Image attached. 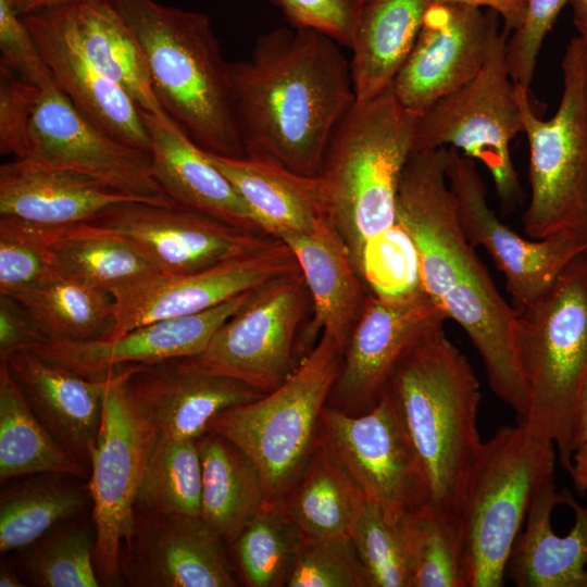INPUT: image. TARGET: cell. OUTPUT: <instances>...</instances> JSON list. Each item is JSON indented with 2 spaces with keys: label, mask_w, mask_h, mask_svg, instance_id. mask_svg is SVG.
<instances>
[{
  "label": "cell",
  "mask_w": 587,
  "mask_h": 587,
  "mask_svg": "<svg viewBox=\"0 0 587 587\" xmlns=\"http://www.w3.org/2000/svg\"><path fill=\"white\" fill-rule=\"evenodd\" d=\"M4 361L34 414L88 469L110 376L104 380L85 378L29 349L16 350Z\"/></svg>",
  "instance_id": "25"
},
{
  "label": "cell",
  "mask_w": 587,
  "mask_h": 587,
  "mask_svg": "<svg viewBox=\"0 0 587 587\" xmlns=\"http://www.w3.org/2000/svg\"><path fill=\"white\" fill-rule=\"evenodd\" d=\"M86 504L84 494L55 483H25L1 492L0 551L23 549L36 542L60 521Z\"/></svg>",
  "instance_id": "39"
},
{
  "label": "cell",
  "mask_w": 587,
  "mask_h": 587,
  "mask_svg": "<svg viewBox=\"0 0 587 587\" xmlns=\"http://www.w3.org/2000/svg\"><path fill=\"white\" fill-rule=\"evenodd\" d=\"M1 63L23 79L42 87L53 80L36 42L10 0H0Z\"/></svg>",
  "instance_id": "49"
},
{
  "label": "cell",
  "mask_w": 587,
  "mask_h": 587,
  "mask_svg": "<svg viewBox=\"0 0 587 587\" xmlns=\"http://www.w3.org/2000/svg\"><path fill=\"white\" fill-rule=\"evenodd\" d=\"M23 159L75 170L137 201L174 204L153 176L150 152L109 136L54 80L41 87Z\"/></svg>",
  "instance_id": "15"
},
{
  "label": "cell",
  "mask_w": 587,
  "mask_h": 587,
  "mask_svg": "<svg viewBox=\"0 0 587 587\" xmlns=\"http://www.w3.org/2000/svg\"><path fill=\"white\" fill-rule=\"evenodd\" d=\"M291 26L321 32L350 47L361 0H270Z\"/></svg>",
  "instance_id": "48"
},
{
  "label": "cell",
  "mask_w": 587,
  "mask_h": 587,
  "mask_svg": "<svg viewBox=\"0 0 587 587\" xmlns=\"http://www.w3.org/2000/svg\"><path fill=\"white\" fill-rule=\"evenodd\" d=\"M561 70L562 96L549 120L536 114L530 90L515 85L529 146L530 198L522 222L533 239L587 225V53L578 35Z\"/></svg>",
  "instance_id": "9"
},
{
  "label": "cell",
  "mask_w": 587,
  "mask_h": 587,
  "mask_svg": "<svg viewBox=\"0 0 587 587\" xmlns=\"http://www.w3.org/2000/svg\"><path fill=\"white\" fill-rule=\"evenodd\" d=\"M138 366H123L109 377L101 423L90 452L93 563L101 584L110 586L122 577V545L132 533L139 487L157 440L127 391V378Z\"/></svg>",
  "instance_id": "12"
},
{
  "label": "cell",
  "mask_w": 587,
  "mask_h": 587,
  "mask_svg": "<svg viewBox=\"0 0 587 587\" xmlns=\"http://www.w3.org/2000/svg\"><path fill=\"white\" fill-rule=\"evenodd\" d=\"M516 352L529 405L522 421L551 440L570 471L577 408L587 379V251L517 311Z\"/></svg>",
  "instance_id": "6"
},
{
  "label": "cell",
  "mask_w": 587,
  "mask_h": 587,
  "mask_svg": "<svg viewBox=\"0 0 587 587\" xmlns=\"http://www.w3.org/2000/svg\"><path fill=\"white\" fill-rule=\"evenodd\" d=\"M304 539L283 500L266 502L233 542L245 584L286 586Z\"/></svg>",
  "instance_id": "37"
},
{
  "label": "cell",
  "mask_w": 587,
  "mask_h": 587,
  "mask_svg": "<svg viewBox=\"0 0 587 587\" xmlns=\"http://www.w3.org/2000/svg\"><path fill=\"white\" fill-rule=\"evenodd\" d=\"M575 489L584 495L587 492V438L576 448L572 455L569 471Z\"/></svg>",
  "instance_id": "52"
},
{
  "label": "cell",
  "mask_w": 587,
  "mask_h": 587,
  "mask_svg": "<svg viewBox=\"0 0 587 587\" xmlns=\"http://www.w3.org/2000/svg\"><path fill=\"white\" fill-rule=\"evenodd\" d=\"M340 46L321 32L290 25L260 36L248 59L230 63L246 158L321 174L330 139L355 104L350 59Z\"/></svg>",
  "instance_id": "2"
},
{
  "label": "cell",
  "mask_w": 587,
  "mask_h": 587,
  "mask_svg": "<svg viewBox=\"0 0 587 587\" xmlns=\"http://www.w3.org/2000/svg\"><path fill=\"white\" fill-rule=\"evenodd\" d=\"M395 395L426 478L429 500L458 515L483 441L479 382L444 328L415 345L394 372Z\"/></svg>",
  "instance_id": "4"
},
{
  "label": "cell",
  "mask_w": 587,
  "mask_h": 587,
  "mask_svg": "<svg viewBox=\"0 0 587 587\" xmlns=\"http://www.w3.org/2000/svg\"><path fill=\"white\" fill-rule=\"evenodd\" d=\"M554 444L523 423L483 442L470 467L458 519L464 587H500L513 545L539 489L552 477Z\"/></svg>",
  "instance_id": "7"
},
{
  "label": "cell",
  "mask_w": 587,
  "mask_h": 587,
  "mask_svg": "<svg viewBox=\"0 0 587 587\" xmlns=\"http://www.w3.org/2000/svg\"><path fill=\"white\" fill-rule=\"evenodd\" d=\"M196 442L202 471L200 516L233 544L266 503L262 476L226 438L208 432Z\"/></svg>",
  "instance_id": "32"
},
{
  "label": "cell",
  "mask_w": 587,
  "mask_h": 587,
  "mask_svg": "<svg viewBox=\"0 0 587 587\" xmlns=\"http://www.w3.org/2000/svg\"><path fill=\"white\" fill-rule=\"evenodd\" d=\"M434 3L367 0L362 4L349 47L355 104L369 102L390 88Z\"/></svg>",
  "instance_id": "30"
},
{
  "label": "cell",
  "mask_w": 587,
  "mask_h": 587,
  "mask_svg": "<svg viewBox=\"0 0 587 587\" xmlns=\"http://www.w3.org/2000/svg\"><path fill=\"white\" fill-rule=\"evenodd\" d=\"M345 349L322 333L296 371L261 398L218 413L208 432L243 451L258 467L266 502L283 500L315 448L321 413L337 379Z\"/></svg>",
  "instance_id": "8"
},
{
  "label": "cell",
  "mask_w": 587,
  "mask_h": 587,
  "mask_svg": "<svg viewBox=\"0 0 587 587\" xmlns=\"http://www.w3.org/2000/svg\"><path fill=\"white\" fill-rule=\"evenodd\" d=\"M91 224L134 241L162 274H183L260 250L276 238L247 232L176 204L123 201Z\"/></svg>",
  "instance_id": "19"
},
{
  "label": "cell",
  "mask_w": 587,
  "mask_h": 587,
  "mask_svg": "<svg viewBox=\"0 0 587 587\" xmlns=\"http://www.w3.org/2000/svg\"><path fill=\"white\" fill-rule=\"evenodd\" d=\"M447 320L423 287L397 297L370 292L346 345L327 404L353 415L370 410L404 355L442 329Z\"/></svg>",
  "instance_id": "16"
},
{
  "label": "cell",
  "mask_w": 587,
  "mask_h": 587,
  "mask_svg": "<svg viewBox=\"0 0 587 587\" xmlns=\"http://www.w3.org/2000/svg\"><path fill=\"white\" fill-rule=\"evenodd\" d=\"M351 541L367 587H411V551L405 516L389 519L367 501Z\"/></svg>",
  "instance_id": "41"
},
{
  "label": "cell",
  "mask_w": 587,
  "mask_h": 587,
  "mask_svg": "<svg viewBox=\"0 0 587 587\" xmlns=\"http://www.w3.org/2000/svg\"><path fill=\"white\" fill-rule=\"evenodd\" d=\"M27 311L48 341L104 338L114 325L111 292L52 274L8 294Z\"/></svg>",
  "instance_id": "35"
},
{
  "label": "cell",
  "mask_w": 587,
  "mask_h": 587,
  "mask_svg": "<svg viewBox=\"0 0 587 587\" xmlns=\"http://www.w3.org/2000/svg\"><path fill=\"white\" fill-rule=\"evenodd\" d=\"M436 3H455L495 11L502 17L504 28L516 30L525 21L528 0H435Z\"/></svg>",
  "instance_id": "51"
},
{
  "label": "cell",
  "mask_w": 587,
  "mask_h": 587,
  "mask_svg": "<svg viewBox=\"0 0 587 587\" xmlns=\"http://www.w3.org/2000/svg\"><path fill=\"white\" fill-rule=\"evenodd\" d=\"M312 305L300 268L255 287L200 354L184 359L201 371L230 377L267 394L298 367V334Z\"/></svg>",
  "instance_id": "11"
},
{
  "label": "cell",
  "mask_w": 587,
  "mask_h": 587,
  "mask_svg": "<svg viewBox=\"0 0 587 587\" xmlns=\"http://www.w3.org/2000/svg\"><path fill=\"white\" fill-rule=\"evenodd\" d=\"M52 78L74 107L114 139L150 152L141 111L101 74L71 36L58 7L22 16Z\"/></svg>",
  "instance_id": "23"
},
{
  "label": "cell",
  "mask_w": 587,
  "mask_h": 587,
  "mask_svg": "<svg viewBox=\"0 0 587 587\" xmlns=\"http://www.w3.org/2000/svg\"><path fill=\"white\" fill-rule=\"evenodd\" d=\"M137 201L75 170L28 159L0 166V214L70 226L90 223L115 203Z\"/></svg>",
  "instance_id": "27"
},
{
  "label": "cell",
  "mask_w": 587,
  "mask_h": 587,
  "mask_svg": "<svg viewBox=\"0 0 587 587\" xmlns=\"http://www.w3.org/2000/svg\"><path fill=\"white\" fill-rule=\"evenodd\" d=\"M78 1L86 0H10L12 8L20 16Z\"/></svg>",
  "instance_id": "54"
},
{
  "label": "cell",
  "mask_w": 587,
  "mask_h": 587,
  "mask_svg": "<svg viewBox=\"0 0 587 587\" xmlns=\"http://www.w3.org/2000/svg\"><path fill=\"white\" fill-rule=\"evenodd\" d=\"M47 341L23 305L0 292V360L12 352Z\"/></svg>",
  "instance_id": "50"
},
{
  "label": "cell",
  "mask_w": 587,
  "mask_h": 587,
  "mask_svg": "<svg viewBox=\"0 0 587 587\" xmlns=\"http://www.w3.org/2000/svg\"><path fill=\"white\" fill-rule=\"evenodd\" d=\"M68 226L0 214V292L11 294L53 274V245Z\"/></svg>",
  "instance_id": "43"
},
{
  "label": "cell",
  "mask_w": 587,
  "mask_h": 587,
  "mask_svg": "<svg viewBox=\"0 0 587 587\" xmlns=\"http://www.w3.org/2000/svg\"><path fill=\"white\" fill-rule=\"evenodd\" d=\"M138 39L167 116L204 151L246 158L230 63L207 14L154 0H109Z\"/></svg>",
  "instance_id": "3"
},
{
  "label": "cell",
  "mask_w": 587,
  "mask_h": 587,
  "mask_svg": "<svg viewBox=\"0 0 587 587\" xmlns=\"http://www.w3.org/2000/svg\"><path fill=\"white\" fill-rule=\"evenodd\" d=\"M447 176L469 241L486 249L505 278L516 312L537 299L587 251V225L529 240L502 223L488 203L475 161L450 147Z\"/></svg>",
  "instance_id": "14"
},
{
  "label": "cell",
  "mask_w": 587,
  "mask_h": 587,
  "mask_svg": "<svg viewBox=\"0 0 587 587\" xmlns=\"http://www.w3.org/2000/svg\"><path fill=\"white\" fill-rule=\"evenodd\" d=\"M0 586L1 587H23L25 584L20 576L7 565L1 566L0 571Z\"/></svg>",
  "instance_id": "56"
},
{
  "label": "cell",
  "mask_w": 587,
  "mask_h": 587,
  "mask_svg": "<svg viewBox=\"0 0 587 587\" xmlns=\"http://www.w3.org/2000/svg\"><path fill=\"white\" fill-rule=\"evenodd\" d=\"M96 533L71 525L51 534L29 551L23 562L27 580L40 587H98L93 563Z\"/></svg>",
  "instance_id": "42"
},
{
  "label": "cell",
  "mask_w": 587,
  "mask_h": 587,
  "mask_svg": "<svg viewBox=\"0 0 587 587\" xmlns=\"http://www.w3.org/2000/svg\"><path fill=\"white\" fill-rule=\"evenodd\" d=\"M55 473L87 477L88 469L75 460L48 432L29 408L0 360V478Z\"/></svg>",
  "instance_id": "36"
},
{
  "label": "cell",
  "mask_w": 587,
  "mask_h": 587,
  "mask_svg": "<svg viewBox=\"0 0 587 587\" xmlns=\"http://www.w3.org/2000/svg\"><path fill=\"white\" fill-rule=\"evenodd\" d=\"M359 274L378 296L397 297L422 287L413 245L398 223L366 246Z\"/></svg>",
  "instance_id": "44"
},
{
  "label": "cell",
  "mask_w": 587,
  "mask_h": 587,
  "mask_svg": "<svg viewBox=\"0 0 587 587\" xmlns=\"http://www.w3.org/2000/svg\"><path fill=\"white\" fill-rule=\"evenodd\" d=\"M411 587H464L459 519L432 502L405 515Z\"/></svg>",
  "instance_id": "40"
},
{
  "label": "cell",
  "mask_w": 587,
  "mask_h": 587,
  "mask_svg": "<svg viewBox=\"0 0 587 587\" xmlns=\"http://www.w3.org/2000/svg\"><path fill=\"white\" fill-rule=\"evenodd\" d=\"M286 586L367 587V583L351 539L305 538Z\"/></svg>",
  "instance_id": "45"
},
{
  "label": "cell",
  "mask_w": 587,
  "mask_h": 587,
  "mask_svg": "<svg viewBox=\"0 0 587 587\" xmlns=\"http://www.w3.org/2000/svg\"><path fill=\"white\" fill-rule=\"evenodd\" d=\"M317 440L346 469L364 492L391 520L430 502L423 467L398 401L387 388L361 414L326 404Z\"/></svg>",
  "instance_id": "13"
},
{
  "label": "cell",
  "mask_w": 587,
  "mask_h": 587,
  "mask_svg": "<svg viewBox=\"0 0 587 587\" xmlns=\"http://www.w3.org/2000/svg\"><path fill=\"white\" fill-rule=\"evenodd\" d=\"M53 274L107 290L160 273L127 237L91 223L70 225L53 245Z\"/></svg>",
  "instance_id": "34"
},
{
  "label": "cell",
  "mask_w": 587,
  "mask_h": 587,
  "mask_svg": "<svg viewBox=\"0 0 587 587\" xmlns=\"http://www.w3.org/2000/svg\"><path fill=\"white\" fill-rule=\"evenodd\" d=\"M207 153L245 200L263 234L278 240L307 234L327 216L319 176L295 173L267 159Z\"/></svg>",
  "instance_id": "29"
},
{
  "label": "cell",
  "mask_w": 587,
  "mask_h": 587,
  "mask_svg": "<svg viewBox=\"0 0 587 587\" xmlns=\"http://www.w3.org/2000/svg\"><path fill=\"white\" fill-rule=\"evenodd\" d=\"M498 33L499 15L492 10L435 2L391 91L404 109L423 113L478 75Z\"/></svg>",
  "instance_id": "18"
},
{
  "label": "cell",
  "mask_w": 587,
  "mask_h": 587,
  "mask_svg": "<svg viewBox=\"0 0 587 587\" xmlns=\"http://www.w3.org/2000/svg\"><path fill=\"white\" fill-rule=\"evenodd\" d=\"M519 587H587V508L554 477L535 496L507 566Z\"/></svg>",
  "instance_id": "24"
},
{
  "label": "cell",
  "mask_w": 587,
  "mask_h": 587,
  "mask_svg": "<svg viewBox=\"0 0 587 587\" xmlns=\"http://www.w3.org/2000/svg\"><path fill=\"white\" fill-rule=\"evenodd\" d=\"M223 541L201 516L136 509L121 576L134 587H235Z\"/></svg>",
  "instance_id": "20"
},
{
  "label": "cell",
  "mask_w": 587,
  "mask_h": 587,
  "mask_svg": "<svg viewBox=\"0 0 587 587\" xmlns=\"http://www.w3.org/2000/svg\"><path fill=\"white\" fill-rule=\"evenodd\" d=\"M41 95L34 85L12 70L0 65V153L23 159L28 132Z\"/></svg>",
  "instance_id": "46"
},
{
  "label": "cell",
  "mask_w": 587,
  "mask_h": 587,
  "mask_svg": "<svg viewBox=\"0 0 587 587\" xmlns=\"http://www.w3.org/2000/svg\"><path fill=\"white\" fill-rule=\"evenodd\" d=\"M305 538L350 539L367 499L333 454L316 439L299 480L283 499Z\"/></svg>",
  "instance_id": "33"
},
{
  "label": "cell",
  "mask_w": 587,
  "mask_h": 587,
  "mask_svg": "<svg viewBox=\"0 0 587 587\" xmlns=\"http://www.w3.org/2000/svg\"><path fill=\"white\" fill-rule=\"evenodd\" d=\"M572 2L579 5L587 14V0H573Z\"/></svg>",
  "instance_id": "57"
},
{
  "label": "cell",
  "mask_w": 587,
  "mask_h": 587,
  "mask_svg": "<svg viewBox=\"0 0 587 587\" xmlns=\"http://www.w3.org/2000/svg\"><path fill=\"white\" fill-rule=\"evenodd\" d=\"M573 0H528L525 21L512 32L507 45V62L512 82L530 90L542 42L558 15Z\"/></svg>",
  "instance_id": "47"
},
{
  "label": "cell",
  "mask_w": 587,
  "mask_h": 587,
  "mask_svg": "<svg viewBox=\"0 0 587 587\" xmlns=\"http://www.w3.org/2000/svg\"><path fill=\"white\" fill-rule=\"evenodd\" d=\"M574 8L573 22L576 28L577 35L582 38L586 53H587V14L586 12L576 3L572 2Z\"/></svg>",
  "instance_id": "55"
},
{
  "label": "cell",
  "mask_w": 587,
  "mask_h": 587,
  "mask_svg": "<svg viewBox=\"0 0 587 587\" xmlns=\"http://www.w3.org/2000/svg\"><path fill=\"white\" fill-rule=\"evenodd\" d=\"M510 35L504 27L499 30L472 82L416 115L413 146V151L451 147L479 161L505 213L524 199L510 150L511 141L524 130L507 62Z\"/></svg>",
  "instance_id": "10"
},
{
  "label": "cell",
  "mask_w": 587,
  "mask_h": 587,
  "mask_svg": "<svg viewBox=\"0 0 587 587\" xmlns=\"http://www.w3.org/2000/svg\"><path fill=\"white\" fill-rule=\"evenodd\" d=\"M126 386L157 439L168 440H197L218 413L264 395L237 379L196 369L184 359L140 365Z\"/></svg>",
  "instance_id": "22"
},
{
  "label": "cell",
  "mask_w": 587,
  "mask_h": 587,
  "mask_svg": "<svg viewBox=\"0 0 587 587\" xmlns=\"http://www.w3.org/2000/svg\"><path fill=\"white\" fill-rule=\"evenodd\" d=\"M202 471L193 439H157L139 487L136 509L200 516Z\"/></svg>",
  "instance_id": "38"
},
{
  "label": "cell",
  "mask_w": 587,
  "mask_h": 587,
  "mask_svg": "<svg viewBox=\"0 0 587 587\" xmlns=\"http://www.w3.org/2000/svg\"><path fill=\"white\" fill-rule=\"evenodd\" d=\"M252 290L198 314L138 326L115 339L47 340L28 349L91 380H104L127 365L192 358L204 351L218 327L247 301Z\"/></svg>",
  "instance_id": "21"
},
{
  "label": "cell",
  "mask_w": 587,
  "mask_h": 587,
  "mask_svg": "<svg viewBox=\"0 0 587 587\" xmlns=\"http://www.w3.org/2000/svg\"><path fill=\"white\" fill-rule=\"evenodd\" d=\"M587 438V379L584 384L573 433V453L576 448Z\"/></svg>",
  "instance_id": "53"
},
{
  "label": "cell",
  "mask_w": 587,
  "mask_h": 587,
  "mask_svg": "<svg viewBox=\"0 0 587 587\" xmlns=\"http://www.w3.org/2000/svg\"><path fill=\"white\" fill-rule=\"evenodd\" d=\"M415 120L389 88L354 104L330 139L319 177L327 216L358 272L366 246L397 225V193L413 152Z\"/></svg>",
  "instance_id": "5"
},
{
  "label": "cell",
  "mask_w": 587,
  "mask_h": 587,
  "mask_svg": "<svg viewBox=\"0 0 587 587\" xmlns=\"http://www.w3.org/2000/svg\"><path fill=\"white\" fill-rule=\"evenodd\" d=\"M298 267L289 247L275 240L254 252L197 271L158 273L113 289L114 325L102 339H115L153 322L204 312Z\"/></svg>",
  "instance_id": "17"
},
{
  "label": "cell",
  "mask_w": 587,
  "mask_h": 587,
  "mask_svg": "<svg viewBox=\"0 0 587 587\" xmlns=\"http://www.w3.org/2000/svg\"><path fill=\"white\" fill-rule=\"evenodd\" d=\"M292 251L310 292L315 333L344 349L371 292L328 216L307 234L280 238Z\"/></svg>",
  "instance_id": "28"
},
{
  "label": "cell",
  "mask_w": 587,
  "mask_h": 587,
  "mask_svg": "<svg viewBox=\"0 0 587 587\" xmlns=\"http://www.w3.org/2000/svg\"><path fill=\"white\" fill-rule=\"evenodd\" d=\"M141 114L150 136L153 176L174 204L265 235L245 200L202 148L168 116Z\"/></svg>",
  "instance_id": "26"
},
{
  "label": "cell",
  "mask_w": 587,
  "mask_h": 587,
  "mask_svg": "<svg viewBox=\"0 0 587 587\" xmlns=\"http://www.w3.org/2000/svg\"><path fill=\"white\" fill-rule=\"evenodd\" d=\"M87 60L118 85L140 111L167 116L150 78L142 48L109 0H86L58 7Z\"/></svg>",
  "instance_id": "31"
},
{
  "label": "cell",
  "mask_w": 587,
  "mask_h": 587,
  "mask_svg": "<svg viewBox=\"0 0 587 587\" xmlns=\"http://www.w3.org/2000/svg\"><path fill=\"white\" fill-rule=\"evenodd\" d=\"M365 1H367V0H361L362 4H363Z\"/></svg>",
  "instance_id": "58"
},
{
  "label": "cell",
  "mask_w": 587,
  "mask_h": 587,
  "mask_svg": "<svg viewBox=\"0 0 587 587\" xmlns=\"http://www.w3.org/2000/svg\"><path fill=\"white\" fill-rule=\"evenodd\" d=\"M450 148L413 151L397 193V223L413 245L425 292L467 335L488 384L522 421L529 399L516 352L517 312L465 236L450 189Z\"/></svg>",
  "instance_id": "1"
}]
</instances>
